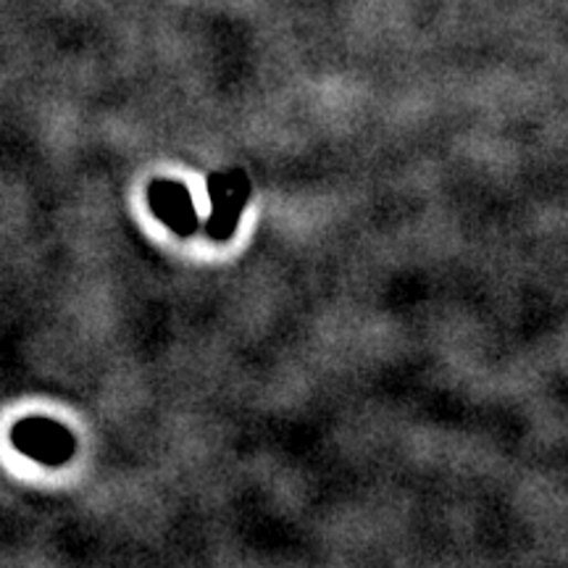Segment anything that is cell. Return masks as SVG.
Listing matches in <instances>:
<instances>
[{
	"label": "cell",
	"instance_id": "1",
	"mask_svg": "<svg viewBox=\"0 0 568 568\" xmlns=\"http://www.w3.org/2000/svg\"><path fill=\"white\" fill-rule=\"evenodd\" d=\"M208 198H211L213 213L206 221V234L217 242L230 240L238 232L242 208L251 198V182L240 169L217 171L208 177Z\"/></svg>",
	"mask_w": 568,
	"mask_h": 568
},
{
	"label": "cell",
	"instance_id": "2",
	"mask_svg": "<svg viewBox=\"0 0 568 568\" xmlns=\"http://www.w3.org/2000/svg\"><path fill=\"white\" fill-rule=\"evenodd\" d=\"M11 438L13 445L22 450L24 455L45 463V466H61V463L72 459L74 448H77L74 434L64 424L53 419H38V416L19 421L13 427Z\"/></svg>",
	"mask_w": 568,
	"mask_h": 568
},
{
	"label": "cell",
	"instance_id": "3",
	"mask_svg": "<svg viewBox=\"0 0 568 568\" xmlns=\"http://www.w3.org/2000/svg\"><path fill=\"white\" fill-rule=\"evenodd\" d=\"M150 208L158 219L164 221L169 230L177 234H192L198 230V213L196 203H192L190 190L182 182H171V179H156L148 190Z\"/></svg>",
	"mask_w": 568,
	"mask_h": 568
}]
</instances>
